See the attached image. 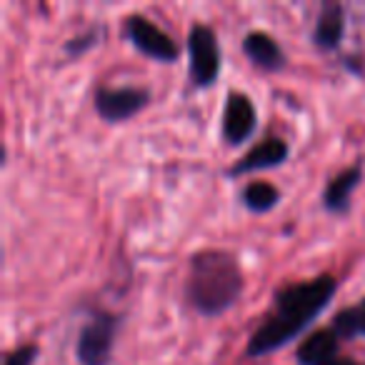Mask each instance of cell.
Returning a JSON list of instances; mask_svg holds the SVG:
<instances>
[{
	"mask_svg": "<svg viewBox=\"0 0 365 365\" xmlns=\"http://www.w3.org/2000/svg\"><path fill=\"white\" fill-rule=\"evenodd\" d=\"M338 290V280L333 275H320L310 283L288 285L275 293V313L250 335L248 350L250 358L270 355L278 348L295 340L333 300Z\"/></svg>",
	"mask_w": 365,
	"mask_h": 365,
	"instance_id": "obj_1",
	"label": "cell"
},
{
	"mask_svg": "<svg viewBox=\"0 0 365 365\" xmlns=\"http://www.w3.org/2000/svg\"><path fill=\"white\" fill-rule=\"evenodd\" d=\"M240 290H243V275L233 255L205 250L193 258L185 293L198 313L208 318L225 313L238 300Z\"/></svg>",
	"mask_w": 365,
	"mask_h": 365,
	"instance_id": "obj_2",
	"label": "cell"
},
{
	"mask_svg": "<svg viewBox=\"0 0 365 365\" xmlns=\"http://www.w3.org/2000/svg\"><path fill=\"white\" fill-rule=\"evenodd\" d=\"M118 333V318L98 313L81 328L78 335V363L81 365H108Z\"/></svg>",
	"mask_w": 365,
	"mask_h": 365,
	"instance_id": "obj_3",
	"label": "cell"
},
{
	"mask_svg": "<svg viewBox=\"0 0 365 365\" xmlns=\"http://www.w3.org/2000/svg\"><path fill=\"white\" fill-rule=\"evenodd\" d=\"M190 51V78L198 88H208L220 73V51L215 33L208 26H195L188 36Z\"/></svg>",
	"mask_w": 365,
	"mask_h": 365,
	"instance_id": "obj_4",
	"label": "cell"
},
{
	"mask_svg": "<svg viewBox=\"0 0 365 365\" xmlns=\"http://www.w3.org/2000/svg\"><path fill=\"white\" fill-rule=\"evenodd\" d=\"M125 33L133 46H135L143 56L153 58V61L173 63L178 58V46L170 41V36H165L160 28L153 26L148 18H143V16L128 18Z\"/></svg>",
	"mask_w": 365,
	"mask_h": 365,
	"instance_id": "obj_5",
	"label": "cell"
},
{
	"mask_svg": "<svg viewBox=\"0 0 365 365\" xmlns=\"http://www.w3.org/2000/svg\"><path fill=\"white\" fill-rule=\"evenodd\" d=\"M148 103V91L143 88H101L96 93V110L103 120L118 123L133 118Z\"/></svg>",
	"mask_w": 365,
	"mask_h": 365,
	"instance_id": "obj_6",
	"label": "cell"
},
{
	"mask_svg": "<svg viewBox=\"0 0 365 365\" xmlns=\"http://www.w3.org/2000/svg\"><path fill=\"white\" fill-rule=\"evenodd\" d=\"M255 130V108L248 96L230 93L223 110V138L230 145L243 143Z\"/></svg>",
	"mask_w": 365,
	"mask_h": 365,
	"instance_id": "obj_7",
	"label": "cell"
},
{
	"mask_svg": "<svg viewBox=\"0 0 365 365\" xmlns=\"http://www.w3.org/2000/svg\"><path fill=\"white\" fill-rule=\"evenodd\" d=\"M285 158H288V143L280 140V138H268L260 145H255L245 158H240L230 173L233 175H245V173L265 170V168L285 163Z\"/></svg>",
	"mask_w": 365,
	"mask_h": 365,
	"instance_id": "obj_8",
	"label": "cell"
},
{
	"mask_svg": "<svg viewBox=\"0 0 365 365\" xmlns=\"http://www.w3.org/2000/svg\"><path fill=\"white\" fill-rule=\"evenodd\" d=\"M338 335L333 328L318 330L308 335L298 348V363L300 365H328L338 353Z\"/></svg>",
	"mask_w": 365,
	"mask_h": 365,
	"instance_id": "obj_9",
	"label": "cell"
},
{
	"mask_svg": "<svg viewBox=\"0 0 365 365\" xmlns=\"http://www.w3.org/2000/svg\"><path fill=\"white\" fill-rule=\"evenodd\" d=\"M343 33H345L343 8H340L338 3L323 6L318 23H315V31H313L315 46L323 48V51H333V48H338V43L343 41Z\"/></svg>",
	"mask_w": 365,
	"mask_h": 365,
	"instance_id": "obj_10",
	"label": "cell"
},
{
	"mask_svg": "<svg viewBox=\"0 0 365 365\" xmlns=\"http://www.w3.org/2000/svg\"><path fill=\"white\" fill-rule=\"evenodd\" d=\"M245 56L255 63V66L265 68V71H278L285 66V56L278 48V43L268 36V33H248L243 41Z\"/></svg>",
	"mask_w": 365,
	"mask_h": 365,
	"instance_id": "obj_11",
	"label": "cell"
},
{
	"mask_svg": "<svg viewBox=\"0 0 365 365\" xmlns=\"http://www.w3.org/2000/svg\"><path fill=\"white\" fill-rule=\"evenodd\" d=\"M360 178H363V170H360L358 165L348 168V170H343L338 178H333V182L325 188V195H323L325 208L333 210V213H343V210H348L350 193H353L355 185L360 182Z\"/></svg>",
	"mask_w": 365,
	"mask_h": 365,
	"instance_id": "obj_12",
	"label": "cell"
},
{
	"mask_svg": "<svg viewBox=\"0 0 365 365\" xmlns=\"http://www.w3.org/2000/svg\"><path fill=\"white\" fill-rule=\"evenodd\" d=\"M280 200L278 190L270 182H250L243 193L245 208H250L253 213H268L270 208H275Z\"/></svg>",
	"mask_w": 365,
	"mask_h": 365,
	"instance_id": "obj_13",
	"label": "cell"
},
{
	"mask_svg": "<svg viewBox=\"0 0 365 365\" xmlns=\"http://www.w3.org/2000/svg\"><path fill=\"white\" fill-rule=\"evenodd\" d=\"M333 330L338 338H355L360 335V315H358V308H345L335 315L333 320Z\"/></svg>",
	"mask_w": 365,
	"mask_h": 365,
	"instance_id": "obj_14",
	"label": "cell"
},
{
	"mask_svg": "<svg viewBox=\"0 0 365 365\" xmlns=\"http://www.w3.org/2000/svg\"><path fill=\"white\" fill-rule=\"evenodd\" d=\"M38 358V348L36 345H21L18 350H13L6 358V365H33Z\"/></svg>",
	"mask_w": 365,
	"mask_h": 365,
	"instance_id": "obj_15",
	"label": "cell"
},
{
	"mask_svg": "<svg viewBox=\"0 0 365 365\" xmlns=\"http://www.w3.org/2000/svg\"><path fill=\"white\" fill-rule=\"evenodd\" d=\"M96 38H98V33L93 31V33H88V36H83V38H76L73 43H68V53H83V51H88L91 46H96Z\"/></svg>",
	"mask_w": 365,
	"mask_h": 365,
	"instance_id": "obj_16",
	"label": "cell"
},
{
	"mask_svg": "<svg viewBox=\"0 0 365 365\" xmlns=\"http://www.w3.org/2000/svg\"><path fill=\"white\" fill-rule=\"evenodd\" d=\"M355 308H358V315H360V333L365 335V300L360 305H355Z\"/></svg>",
	"mask_w": 365,
	"mask_h": 365,
	"instance_id": "obj_17",
	"label": "cell"
},
{
	"mask_svg": "<svg viewBox=\"0 0 365 365\" xmlns=\"http://www.w3.org/2000/svg\"><path fill=\"white\" fill-rule=\"evenodd\" d=\"M328 365H355V363H350V360H330Z\"/></svg>",
	"mask_w": 365,
	"mask_h": 365,
	"instance_id": "obj_18",
	"label": "cell"
}]
</instances>
